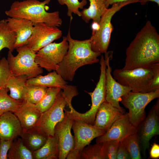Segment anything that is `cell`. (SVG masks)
Segmentation results:
<instances>
[{
    "label": "cell",
    "mask_w": 159,
    "mask_h": 159,
    "mask_svg": "<svg viewBox=\"0 0 159 159\" xmlns=\"http://www.w3.org/2000/svg\"><path fill=\"white\" fill-rule=\"evenodd\" d=\"M124 70L149 68L159 63V35L149 21L127 48Z\"/></svg>",
    "instance_id": "1"
},
{
    "label": "cell",
    "mask_w": 159,
    "mask_h": 159,
    "mask_svg": "<svg viewBox=\"0 0 159 159\" xmlns=\"http://www.w3.org/2000/svg\"><path fill=\"white\" fill-rule=\"evenodd\" d=\"M66 37L69 44L67 52L62 61L58 64L56 72L65 80L72 81L77 69L84 65L97 63L100 53L92 49L90 39L79 40L72 39L70 33L71 23Z\"/></svg>",
    "instance_id": "2"
},
{
    "label": "cell",
    "mask_w": 159,
    "mask_h": 159,
    "mask_svg": "<svg viewBox=\"0 0 159 159\" xmlns=\"http://www.w3.org/2000/svg\"><path fill=\"white\" fill-rule=\"evenodd\" d=\"M50 0H24L14 1L10 9L5 11L9 17L29 20L34 24L43 23L52 27H58L62 24L58 11L48 12Z\"/></svg>",
    "instance_id": "3"
},
{
    "label": "cell",
    "mask_w": 159,
    "mask_h": 159,
    "mask_svg": "<svg viewBox=\"0 0 159 159\" xmlns=\"http://www.w3.org/2000/svg\"><path fill=\"white\" fill-rule=\"evenodd\" d=\"M78 94L77 87L67 84L59 92L52 106L42 113L34 128L40 134L47 138L54 135L56 125L64 119L65 107H72V98Z\"/></svg>",
    "instance_id": "4"
},
{
    "label": "cell",
    "mask_w": 159,
    "mask_h": 159,
    "mask_svg": "<svg viewBox=\"0 0 159 159\" xmlns=\"http://www.w3.org/2000/svg\"><path fill=\"white\" fill-rule=\"evenodd\" d=\"M16 49V55L14 56L9 51L7 59L10 70L14 76L24 75L28 79L43 73L42 68L35 61L36 52L26 45Z\"/></svg>",
    "instance_id": "5"
},
{
    "label": "cell",
    "mask_w": 159,
    "mask_h": 159,
    "mask_svg": "<svg viewBox=\"0 0 159 159\" xmlns=\"http://www.w3.org/2000/svg\"><path fill=\"white\" fill-rule=\"evenodd\" d=\"M139 0H128L113 4L110 8H107L102 16L99 30L91 36L90 42L92 50L95 52L105 53L107 52L113 27L111 23L114 14L122 7L130 4L139 1Z\"/></svg>",
    "instance_id": "6"
},
{
    "label": "cell",
    "mask_w": 159,
    "mask_h": 159,
    "mask_svg": "<svg viewBox=\"0 0 159 159\" xmlns=\"http://www.w3.org/2000/svg\"><path fill=\"white\" fill-rule=\"evenodd\" d=\"M100 78L96 87L92 92H86L91 98L92 105L90 109L84 113H80L73 107L69 111L65 109V113L73 120H80L87 123L93 125L97 110L102 103L106 101V65L103 55L100 60Z\"/></svg>",
    "instance_id": "7"
},
{
    "label": "cell",
    "mask_w": 159,
    "mask_h": 159,
    "mask_svg": "<svg viewBox=\"0 0 159 159\" xmlns=\"http://www.w3.org/2000/svg\"><path fill=\"white\" fill-rule=\"evenodd\" d=\"M159 97V89L153 92H140L130 91L121 97L120 102L128 109L130 120L136 128L146 117L145 109L152 101Z\"/></svg>",
    "instance_id": "8"
},
{
    "label": "cell",
    "mask_w": 159,
    "mask_h": 159,
    "mask_svg": "<svg viewBox=\"0 0 159 159\" xmlns=\"http://www.w3.org/2000/svg\"><path fill=\"white\" fill-rule=\"evenodd\" d=\"M113 78L120 84L130 88L132 92H150L153 72L151 67L139 68L131 70L117 69Z\"/></svg>",
    "instance_id": "9"
},
{
    "label": "cell",
    "mask_w": 159,
    "mask_h": 159,
    "mask_svg": "<svg viewBox=\"0 0 159 159\" xmlns=\"http://www.w3.org/2000/svg\"><path fill=\"white\" fill-rule=\"evenodd\" d=\"M69 44L66 37L59 43H51L36 53L35 61L40 67L48 72L56 71L68 50Z\"/></svg>",
    "instance_id": "10"
},
{
    "label": "cell",
    "mask_w": 159,
    "mask_h": 159,
    "mask_svg": "<svg viewBox=\"0 0 159 159\" xmlns=\"http://www.w3.org/2000/svg\"><path fill=\"white\" fill-rule=\"evenodd\" d=\"M137 129L141 153L145 159L146 158V150L149 147L150 140L154 136L159 135V98Z\"/></svg>",
    "instance_id": "11"
},
{
    "label": "cell",
    "mask_w": 159,
    "mask_h": 159,
    "mask_svg": "<svg viewBox=\"0 0 159 159\" xmlns=\"http://www.w3.org/2000/svg\"><path fill=\"white\" fill-rule=\"evenodd\" d=\"M113 52H107L105 53L106 62V101L113 106L125 113V110L119 104L121 97L131 91L130 88L122 85L117 82L112 75V68L110 61L112 58Z\"/></svg>",
    "instance_id": "12"
},
{
    "label": "cell",
    "mask_w": 159,
    "mask_h": 159,
    "mask_svg": "<svg viewBox=\"0 0 159 159\" xmlns=\"http://www.w3.org/2000/svg\"><path fill=\"white\" fill-rule=\"evenodd\" d=\"M34 25L32 33L26 45L36 52L62 36V32L58 27L51 26L43 23Z\"/></svg>",
    "instance_id": "13"
},
{
    "label": "cell",
    "mask_w": 159,
    "mask_h": 159,
    "mask_svg": "<svg viewBox=\"0 0 159 159\" xmlns=\"http://www.w3.org/2000/svg\"><path fill=\"white\" fill-rule=\"evenodd\" d=\"M72 128L74 134V149L80 152L86 146L90 144L94 139L106 133L93 125L80 120H74Z\"/></svg>",
    "instance_id": "14"
},
{
    "label": "cell",
    "mask_w": 159,
    "mask_h": 159,
    "mask_svg": "<svg viewBox=\"0 0 159 159\" xmlns=\"http://www.w3.org/2000/svg\"><path fill=\"white\" fill-rule=\"evenodd\" d=\"M137 132V129L130 122L128 112L116 120L104 135L97 138L96 143L115 140L121 141Z\"/></svg>",
    "instance_id": "15"
},
{
    "label": "cell",
    "mask_w": 159,
    "mask_h": 159,
    "mask_svg": "<svg viewBox=\"0 0 159 159\" xmlns=\"http://www.w3.org/2000/svg\"><path fill=\"white\" fill-rule=\"evenodd\" d=\"M62 120L58 123L54 128V135L58 138L59 152V159H65L68 153L74 146V137L71 133L74 120L65 112Z\"/></svg>",
    "instance_id": "16"
},
{
    "label": "cell",
    "mask_w": 159,
    "mask_h": 159,
    "mask_svg": "<svg viewBox=\"0 0 159 159\" xmlns=\"http://www.w3.org/2000/svg\"><path fill=\"white\" fill-rule=\"evenodd\" d=\"M124 113L106 101L99 107L93 125L106 132L113 123Z\"/></svg>",
    "instance_id": "17"
},
{
    "label": "cell",
    "mask_w": 159,
    "mask_h": 159,
    "mask_svg": "<svg viewBox=\"0 0 159 159\" xmlns=\"http://www.w3.org/2000/svg\"><path fill=\"white\" fill-rule=\"evenodd\" d=\"M6 20L10 29L16 34L15 49L26 45L33 31V22L25 19L11 17Z\"/></svg>",
    "instance_id": "18"
},
{
    "label": "cell",
    "mask_w": 159,
    "mask_h": 159,
    "mask_svg": "<svg viewBox=\"0 0 159 159\" xmlns=\"http://www.w3.org/2000/svg\"><path fill=\"white\" fill-rule=\"evenodd\" d=\"M22 129L16 116L11 112L0 116V140H14L20 135Z\"/></svg>",
    "instance_id": "19"
},
{
    "label": "cell",
    "mask_w": 159,
    "mask_h": 159,
    "mask_svg": "<svg viewBox=\"0 0 159 159\" xmlns=\"http://www.w3.org/2000/svg\"><path fill=\"white\" fill-rule=\"evenodd\" d=\"M13 113L19 120L22 130H24L34 128L42 114L35 105L24 101Z\"/></svg>",
    "instance_id": "20"
},
{
    "label": "cell",
    "mask_w": 159,
    "mask_h": 159,
    "mask_svg": "<svg viewBox=\"0 0 159 159\" xmlns=\"http://www.w3.org/2000/svg\"><path fill=\"white\" fill-rule=\"evenodd\" d=\"M67 83L55 70L44 76L40 74L35 77L28 79L26 82V84L28 85H37L47 88L57 87L62 89Z\"/></svg>",
    "instance_id": "21"
},
{
    "label": "cell",
    "mask_w": 159,
    "mask_h": 159,
    "mask_svg": "<svg viewBox=\"0 0 159 159\" xmlns=\"http://www.w3.org/2000/svg\"><path fill=\"white\" fill-rule=\"evenodd\" d=\"M59 152L58 138L54 135L48 137L45 144L33 154L34 159H57Z\"/></svg>",
    "instance_id": "22"
},
{
    "label": "cell",
    "mask_w": 159,
    "mask_h": 159,
    "mask_svg": "<svg viewBox=\"0 0 159 159\" xmlns=\"http://www.w3.org/2000/svg\"><path fill=\"white\" fill-rule=\"evenodd\" d=\"M89 0L90 6L80 11L81 17L86 23H88L92 19L93 21L99 23L102 16L107 9L105 6L106 0Z\"/></svg>",
    "instance_id": "23"
},
{
    "label": "cell",
    "mask_w": 159,
    "mask_h": 159,
    "mask_svg": "<svg viewBox=\"0 0 159 159\" xmlns=\"http://www.w3.org/2000/svg\"><path fill=\"white\" fill-rule=\"evenodd\" d=\"M20 136L26 146L32 152L41 148L47 140V138L34 128L26 130H22Z\"/></svg>",
    "instance_id": "24"
},
{
    "label": "cell",
    "mask_w": 159,
    "mask_h": 159,
    "mask_svg": "<svg viewBox=\"0 0 159 159\" xmlns=\"http://www.w3.org/2000/svg\"><path fill=\"white\" fill-rule=\"evenodd\" d=\"M9 159H33V152L24 144L21 138L14 139L7 154Z\"/></svg>",
    "instance_id": "25"
},
{
    "label": "cell",
    "mask_w": 159,
    "mask_h": 159,
    "mask_svg": "<svg viewBox=\"0 0 159 159\" xmlns=\"http://www.w3.org/2000/svg\"><path fill=\"white\" fill-rule=\"evenodd\" d=\"M28 79L27 76L21 75L13 76L8 81L6 87L10 92L9 96L12 98L22 102V94Z\"/></svg>",
    "instance_id": "26"
},
{
    "label": "cell",
    "mask_w": 159,
    "mask_h": 159,
    "mask_svg": "<svg viewBox=\"0 0 159 159\" xmlns=\"http://www.w3.org/2000/svg\"><path fill=\"white\" fill-rule=\"evenodd\" d=\"M16 38V34L9 28L6 20L0 21V51L6 48L12 52Z\"/></svg>",
    "instance_id": "27"
},
{
    "label": "cell",
    "mask_w": 159,
    "mask_h": 159,
    "mask_svg": "<svg viewBox=\"0 0 159 159\" xmlns=\"http://www.w3.org/2000/svg\"><path fill=\"white\" fill-rule=\"evenodd\" d=\"M47 89L42 86L26 84L22 92L23 101L35 105L43 97Z\"/></svg>",
    "instance_id": "28"
},
{
    "label": "cell",
    "mask_w": 159,
    "mask_h": 159,
    "mask_svg": "<svg viewBox=\"0 0 159 159\" xmlns=\"http://www.w3.org/2000/svg\"><path fill=\"white\" fill-rule=\"evenodd\" d=\"M7 92L6 87L0 88V116L8 112H13L19 107L23 102L12 98Z\"/></svg>",
    "instance_id": "29"
},
{
    "label": "cell",
    "mask_w": 159,
    "mask_h": 159,
    "mask_svg": "<svg viewBox=\"0 0 159 159\" xmlns=\"http://www.w3.org/2000/svg\"><path fill=\"white\" fill-rule=\"evenodd\" d=\"M81 159H107L103 143L87 145L80 152Z\"/></svg>",
    "instance_id": "30"
},
{
    "label": "cell",
    "mask_w": 159,
    "mask_h": 159,
    "mask_svg": "<svg viewBox=\"0 0 159 159\" xmlns=\"http://www.w3.org/2000/svg\"><path fill=\"white\" fill-rule=\"evenodd\" d=\"M61 89L57 87L47 88L45 95L40 101L35 105V107L41 113L48 110L54 104Z\"/></svg>",
    "instance_id": "31"
},
{
    "label": "cell",
    "mask_w": 159,
    "mask_h": 159,
    "mask_svg": "<svg viewBox=\"0 0 159 159\" xmlns=\"http://www.w3.org/2000/svg\"><path fill=\"white\" fill-rule=\"evenodd\" d=\"M131 159H142L140 147L137 133L130 135L122 140Z\"/></svg>",
    "instance_id": "32"
},
{
    "label": "cell",
    "mask_w": 159,
    "mask_h": 159,
    "mask_svg": "<svg viewBox=\"0 0 159 159\" xmlns=\"http://www.w3.org/2000/svg\"><path fill=\"white\" fill-rule=\"evenodd\" d=\"M58 3L63 5H66L67 8V16L70 17V19L72 20V14L81 16L80 11L79 9H83L84 7L87 4V0H82L80 2L78 0H57Z\"/></svg>",
    "instance_id": "33"
},
{
    "label": "cell",
    "mask_w": 159,
    "mask_h": 159,
    "mask_svg": "<svg viewBox=\"0 0 159 159\" xmlns=\"http://www.w3.org/2000/svg\"><path fill=\"white\" fill-rule=\"evenodd\" d=\"M13 76L7 59L2 57L0 60V88L6 87L8 81Z\"/></svg>",
    "instance_id": "34"
},
{
    "label": "cell",
    "mask_w": 159,
    "mask_h": 159,
    "mask_svg": "<svg viewBox=\"0 0 159 159\" xmlns=\"http://www.w3.org/2000/svg\"><path fill=\"white\" fill-rule=\"evenodd\" d=\"M119 141L111 140L103 142L107 159H116Z\"/></svg>",
    "instance_id": "35"
},
{
    "label": "cell",
    "mask_w": 159,
    "mask_h": 159,
    "mask_svg": "<svg viewBox=\"0 0 159 159\" xmlns=\"http://www.w3.org/2000/svg\"><path fill=\"white\" fill-rule=\"evenodd\" d=\"M150 67L153 70V75L150 92L159 89V63L153 64Z\"/></svg>",
    "instance_id": "36"
},
{
    "label": "cell",
    "mask_w": 159,
    "mask_h": 159,
    "mask_svg": "<svg viewBox=\"0 0 159 159\" xmlns=\"http://www.w3.org/2000/svg\"><path fill=\"white\" fill-rule=\"evenodd\" d=\"M13 140H0V159H7V154Z\"/></svg>",
    "instance_id": "37"
},
{
    "label": "cell",
    "mask_w": 159,
    "mask_h": 159,
    "mask_svg": "<svg viewBox=\"0 0 159 159\" xmlns=\"http://www.w3.org/2000/svg\"><path fill=\"white\" fill-rule=\"evenodd\" d=\"M116 159H131L130 155L122 140L119 141L117 150Z\"/></svg>",
    "instance_id": "38"
},
{
    "label": "cell",
    "mask_w": 159,
    "mask_h": 159,
    "mask_svg": "<svg viewBox=\"0 0 159 159\" xmlns=\"http://www.w3.org/2000/svg\"><path fill=\"white\" fill-rule=\"evenodd\" d=\"M150 157L153 159L159 158V145L155 143L153 144L150 149Z\"/></svg>",
    "instance_id": "39"
},
{
    "label": "cell",
    "mask_w": 159,
    "mask_h": 159,
    "mask_svg": "<svg viewBox=\"0 0 159 159\" xmlns=\"http://www.w3.org/2000/svg\"><path fill=\"white\" fill-rule=\"evenodd\" d=\"M66 158L67 159H81L80 152L75 150L73 148L68 153Z\"/></svg>",
    "instance_id": "40"
},
{
    "label": "cell",
    "mask_w": 159,
    "mask_h": 159,
    "mask_svg": "<svg viewBox=\"0 0 159 159\" xmlns=\"http://www.w3.org/2000/svg\"><path fill=\"white\" fill-rule=\"evenodd\" d=\"M100 27V26L99 23L92 21L91 25V28L92 29V36L96 32L99 30Z\"/></svg>",
    "instance_id": "41"
},
{
    "label": "cell",
    "mask_w": 159,
    "mask_h": 159,
    "mask_svg": "<svg viewBox=\"0 0 159 159\" xmlns=\"http://www.w3.org/2000/svg\"><path fill=\"white\" fill-rule=\"evenodd\" d=\"M128 0H106L105 1V6L107 8H108L110 5L113 4L118 2H123Z\"/></svg>",
    "instance_id": "42"
},
{
    "label": "cell",
    "mask_w": 159,
    "mask_h": 159,
    "mask_svg": "<svg viewBox=\"0 0 159 159\" xmlns=\"http://www.w3.org/2000/svg\"><path fill=\"white\" fill-rule=\"evenodd\" d=\"M148 1L154 2L158 4V6H159V0H139V1L141 4L142 5H145Z\"/></svg>",
    "instance_id": "43"
}]
</instances>
